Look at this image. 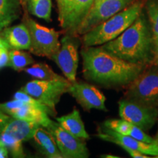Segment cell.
Returning a JSON list of instances; mask_svg holds the SVG:
<instances>
[{
	"mask_svg": "<svg viewBox=\"0 0 158 158\" xmlns=\"http://www.w3.org/2000/svg\"><path fill=\"white\" fill-rule=\"evenodd\" d=\"M156 62V64H157V66H158V59H157V61H156V62Z\"/></svg>",
	"mask_w": 158,
	"mask_h": 158,
	"instance_id": "cell-35",
	"label": "cell"
},
{
	"mask_svg": "<svg viewBox=\"0 0 158 158\" xmlns=\"http://www.w3.org/2000/svg\"><path fill=\"white\" fill-rule=\"evenodd\" d=\"M70 93L85 110L98 109L107 110L105 102L106 98L94 86L82 81L71 83Z\"/></svg>",
	"mask_w": 158,
	"mask_h": 158,
	"instance_id": "cell-12",
	"label": "cell"
},
{
	"mask_svg": "<svg viewBox=\"0 0 158 158\" xmlns=\"http://www.w3.org/2000/svg\"><path fill=\"white\" fill-rule=\"evenodd\" d=\"M23 103V102L21 101V100L13 99L11 101L4 102V103H0V110L11 116V114L19 107H21Z\"/></svg>",
	"mask_w": 158,
	"mask_h": 158,
	"instance_id": "cell-26",
	"label": "cell"
},
{
	"mask_svg": "<svg viewBox=\"0 0 158 158\" xmlns=\"http://www.w3.org/2000/svg\"><path fill=\"white\" fill-rule=\"evenodd\" d=\"M56 120L64 129L76 137L84 140L89 138V135L85 129L79 110L76 108L70 114L56 118Z\"/></svg>",
	"mask_w": 158,
	"mask_h": 158,
	"instance_id": "cell-18",
	"label": "cell"
},
{
	"mask_svg": "<svg viewBox=\"0 0 158 158\" xmlns=\"http://www.w3.org/2000/svg\"><path fill=\"white\" fill-rule=\"evenodd\" d=\"M33 143L40 153L49 158H63L52 134L43 127H39L32 138Z\"/></svg>",
	"mask_w": 158,
	"mask_h": 158,
	"instance_id": "cell-15",
	"label": "cell"
},
{
	"mask_svg": "<svg viewBox=\"0 0 158 158\" xmlns=\"http://www.w3.org/2000/svg\"><path fill=\"white\" fill-rule=\"evenodd\" d=\"M126 99L150 106H158V70L142 72L130 84Z\"/></svg>",
	"mask_w": 158,
	"mask_h": 158,
	"instance_id": "cell-6",
	"label": "cell"
},
{
	"mask_svg": "<svg viewBox=\"0 0 158 158\" xmlns=\"http://www.w3.org/2000/svg\"><path fill=\"white\" fill-rule=\"evenodd\" d=\"M35 60L29 53L19 49H10L9 50V64L13 70L20 72L29 66L34 64Z\"/></svg>",
	"mask_w": 158,
	"mask_h": 158,
	"instance_id": "cell-22",
	"label": "cell"
},
{
	"mask_svg": "<svg viewBox=\"0 0 158 158\" xmlns=\"http://www.w3.org/2000/svg\"><path fill=\"white\" fill-rule=\"evenodd\" d=\"M143 7V2L137 1L99 23L83 35V47L99 46L116 38L138 19L142 13Z\"/></svg>",
	"mask_w": 158,
	"mask_h": 158,
	"instance_id": "cell-3",
	"label": "cell"
},
{
	"mask_svg": "<svg viewBox=\"0 0 158 158\" xmlns=\"http://www.w3.org/2000/svg\"><path fill=\"white\" fill-rule=\"evenodd\" d=\"M45 129L52 134L62 157L87 158L89 157V152L84 139L69 133L58 122L51 120Z\"/></svg>",
	"mask_w": 158,
	"mask_h": 158,
	"instance_id": "cell-10",
	"label": "cell"
},
{
	"mask_svg": "<svg viewBox=\"0 0 158 158\" xmlns=\"http://www.w3.org/2000/svg\"><path fill=\"white\" fill-rule=\"evenodd\" d=\"M23 71L38 80H54L64 78L56 73L48 64L42 62L35 63L30 68H26Z\"/></svg>",
	"mask_w": 158,
	"mask_h": 158,
	"instance_id": "cell-23",
	"label": "cell"
},
{
	"mask_svg": "<svg viewBox=\"0 0 158 158\" xmlns=\"http://www.w3.org/2000/svg\"><path fill=\"white\" fill-rule=\"evenodd\" d=\"M22 21L30 34L31 45L29 49L30 53L51 59L60 48L59 31L39 24L29 16L27 10H23Z\"/></svg>",
	"mask_w": 158,
	"mask_h": 158,
	"instance_id": "cell-4",
	"label": "cell"
},
{
	"mask_svg": "<svg viewBox=\"0 0 158 158\" xmlns=\"http://www.w3.org/2000/svg\"><path fill=\"white\" fill-rule=\"evenodd\" d=\"M81 54L85 78L104 86L130 84L145 68L110 54L100 46L82 47Z\"/></svg>",
	"mask_w": 158,
	"mask_h": 158,
	"instance_id": "cell-1",
	"label": "cell"
},
{
	"mask_svg": "<svg viewBox=\"0 0 158 158\" xmlns=\"http://www.w3.org/2000/svg\"><path fill=\"white\" fill-rule=\"evenodd\" d=\"M27 6V10L31 14L48 22L51 21V0H28Z\"/></svg>",
	"mask_w": 158,
	"mask_h": 158,
	"instance_id": "cell-21",
	"label": "cell"
},
{
	"mask_svg": "<svg viewBox=\"0 0 158 158\" xmlns=\"http://www.w3.org/2000/svg\"><path fill=\"white\" fill-rule=\"evenodd\" d=\"M9 64V49L0 48V69L8 67Z\"/></svg>",
	"mask_w": 158,
	"mask_h": 158,
	"instance_id": "cell-27",
	"label": "cell"
},
{
	"mask_svg": "<svg viewBox=\"0 0 158 158\" xmlns=\"http://www.w3.org/2000/svg\"><path fill=\"white\" fill-rule=\"evenodd\" d=\"M20 2V3H21V7H22L23 8V10H27V1L28 0H19Z\"/></svg>",
	"mask_w": 158,
	"mask_h": 158,
	"instance_id": "cell-31",
	"label": "cell"
},
{
	"mask_svg": "<svg viewBox=\"0 0 158 158\" xmlns=\"http://www.w3.org/2000/svg\"><path fill=\"white\" fill-rule=\"evenodd\" d=\"M0 145H1V143H0Z\"/></svg>",
	"mask_w": 158,
	"mask_h": 158,
	"instance_id": "cell-37",
	"label": "cell"
},
{
	"mask_svg": "<svg viewBox=\"0 0 158 158\" xmlns=\"http://www.w3.org/2000/svg\"><path fill=\"white\" fill-rule=\"evenodd\" d=\"M80 43L76 35L67 34L61 40V46L58 52L51 59L54 61L65 78L71 83L76 81Z\"/></svg>",
	"mask_w": 158,
	"mask_h": 158,
	"instance_id": "cell-8",
	"label": "cell"
},
{
	"mask_svg": "<svg viewBox=\"0 0 158 158\" xmlns=\"http://www.w3.org/2000/svg\"><path fill=\"white\" fill-rule=\"evenodd\" d=\"M147 15L151 27L154 43L155 61L158 59V0H148L147 3Z\"/></svg>",
	"mask_w": 158,
	"mask_h": 158,
	"instance_id": "cell-20",
	"label": "cell"
},
{
	"mask_svg": "<svg viewBox=\"0 0 158 158\" xmlns=\"http://www.w3.org/2000/svg\"><path fill=\"white\" fill-rule=\"evenodd\" d=\"M39 127H40V125L35 122L12 116L2 133L9 134L21 142H23L31 140Z\"/></svg>",
	"mask_w": 158,
	"mask_h": 158,
	"instance_id": "cell-16",
	"label": "cell"
},
{
	"mask_svg": "<svg viewBox=\"0 0 158 158\" xmlns=\"http://www.w3.org/2000/svg\"><path fill=\"white\" fill-rule=\"evenodd\" d=\"M14 99H16V100H21L25 103H28V104H31L33 105V106H38V107H40L43 108V109L46 110L47 112H48L49 116H55L56 114H55L54 112H53L50 108L47 107L46 106H45L44 104L42 103L41 102H40L39 100H37V99H35L31 97V95H29L27 93H26L25 92H23V90H19L17 92H15L14 94Z\"/></svg>",
	"mask_w": 158,
	"mask_h": 158,
	"instance_id": "cell-25",
	"label": "cell"
},
{
	"mask_svg": "<svg viewBox=\"0 0 158 158\" xmlns=\"http://www.w3.org/2000/svg\"><path fill=\"white\" fill-rule=\"evenodd\" d=\"M94 0H65L59 7V21L67 34L76 35L77 29L89 13Z\"/></svg>",
	"mask_w": 158,
	"mask_h": 158,
	"instance_id": "cell-11",
	"label": "cell"
},
{
	"mask_svg": "<svg viewBox=\"0 0 158 158\" xmlns=\"http://www.w3.org/2000/svg\"><path fill=\"white\" fill-rule=\"evenodd\" d=\"M99 46L133 64L146 66L155 61L152 33L149 22L142 13L119 36Z\"/></svg>",
	"mask_w": 158,
	"mask_h": 158,
	"instance_id": "cell-2",
	"label": "cell"
},
{
	"mask_svg": "<svg viewBox=\"0 0 158 158\" xmlns=\"http://www.w3.org/2000/svg\"><path fill=\"white\" fill-rule=\"evenodd\" d=\"M97 136L105 141L115 143L124 150L135 149L147 155H152L154 157L158 156V147L155 143H147L140 141L130 136L118 133L117 132L103 126Z\"/></svg>",
	"mask_w": 158,
	"mask_h": 158,
	"instance_id": "cell-13",
	"label": "cell"
},
{
	"mask_svg": "<svg viewBox=\"0 0 158 158\" xmlns=\"http://www.w3.org/2000/svg\"><path fill=\"white\" fill-rule=\"evenodd\" d=\"M0 48H7V49H10L9 45L7 44V42L3 39V37H2V35H0Z\"/></svg>",
	"mask_w": 158,
	"mask_h": 158,
	"instance_id": "cell-30",
	"label": "cell"
},
{
	"mask_svg": "<svg viewBox=\"0 0 158 158\" xmlns=\"http://www.w3.org/2000/svg\"><path fill=\"white\" fill-rule=\"evenodd\" d=\"M56 2H57V6H58V9L59 7H62V5L64 4V2H65V0H56Z\"/></svg>",
	"mask_w": 158,
	"mask_h": 158,
	"instance_id": "cell-32",
	"label": "cell"
},
{
	"mask_svg": "<svg viewBox=\"0 0 158 158\" xmlns=\"http://www.w3.org/2000/svg\"><path fill=\"white\" fill-rule=\"evenodd\" d=\"M118 113L122 119L147 132L153 127L158 118V109L128 99L118 102Z\"/></svg>",
	"mask_w": 158,
	"mask_h": 158,
	"instance_id": "cell-7",
	"label": "cell"
},
{
	"mask_svg": "<svg viewBox=\"0 0 158 158\" xmlns=\"http://www.w3.org/2000/svg\"><path fill=\"white\" fill-rule=\"evenodd\" d=\"M0 143L7 148L13 157H25L22 142L13 136L7 133H2L0 134Z\"/></svg>",
	"mask_w": 158,
	"mask_h": 158,
	"instance_id": "cell-24",
	"label": "cell"
},
{
	"mask_svg": "<svg viewBox=\"0 0 158 158\" xmlns=\"http://www.w3.org/2000/svg\"><path fill=\"white\" fill-rule=\"evenodd\" d=\"M8 152L9 151L7 150L5 146L2 144L0 145V158H5L8 157Z\"/></svg>",
	"mask_w": 158,
	"mask_h": 158,
	"instance_id": "cell-29",
	"label": "cell"
},
{
	"mask_svg": "<svg viewBox=\"0 0 158 158\" xmlns=\"http://www.w3.org/2000/svg\"><path fill=\"white\" fill-rule=\"evenodd\" d=\"M11 116L35 122L44 128L46 127L51 121L46 110L25 102H23L21 107L15 110L11 114Z\"/></svg>",
	"mask_w": 158,
	"mask_h": 158,
	"instance_id": "cell-17",
	"label": "cell"
},
{
	"mask_svg": "<svg viewBox=\"0 0 158 158\" xmlns=\"http://www.w3.org/2000/svg\"><path fill=\"white\" fill-rule=\"evenodd\" d=\"M71 82L66 78L54 80H35L27 83L21 90L37 99L56 114V106L61 97L69 92Z\"/></svg>",
	"mask_w": 158,
	"mask_h": 158,
	"instance_id": "cell-5",
	"label": "cell"
},
{
	"mask_svg": "<svg viewBox=\"0 0 158 158\" xmlns=\"http://www.w3.org/2000/svg\"><path fill=\"white\" fill-rule=\"evenodd\" d=\"M10 49L29 50L31 45V37L28 28L24 23L8 27L0 32Z\"/></svg>",
	"mask_w": 158,
	"mask_h": 158,
	"instance_id": "cell-14",
	"label": "cell"
},
{
	"mask_svg": "<svg viewBox=\"0 0 158 158\" xmlns=\"http://www.w3.org/2000/svg\"><path fill=\"white\" fill-rule=\"evenodd\" d=\"M135 0H99L77 29L76 35H83L133 4Z\"/></svg>",
	"mask_w": 158,
	"mask_h": 158,
	"instance_id": "cell-9",
	"label": "cell"
},
{
	"mask_svg": "<svg viewBox=\"0 0 158 158\" xmlns=\"http://www.w3.org/2000/svg\"><path fill=\"white\" fill-rule=\"evenodd\" d=\"M11 117V116H10L8 114L4 113V112L0 110V134L2 133L6 125H7L10 120Z\"/></svg>",
	"mask_w": 158,
	"mask_h": 158,
	"instance_id": "cell-28",
	"label": "cell"
},
{
	"mask_svg": "<svg viewBox=\"0 0 158 158\" xmlns=\"http://www.w3.org/2000/svg\"><path fill=\"white\" fill-rule=\"evenodd\" d=\"M157 157V158H158V156H157V157Z\"/></svg>",
	"mask_w": 158,
	"mask_h": 158,
	"instance_id": "cell-36",
	"label": "cell"
},
{
	"mask_svg": "<svg viewBox=\"0 0 158 158\" xmlns=\"http://www.w3.org/2000/svg\"><path fill=\"white\" fill-rule=\"evenodd\" d=\"M98 1H99V0H94V4L96 3ZM94 4H93V5H94Z\"/></svg>",
	"mask_w": 158,
	"mask_h": 158,
	"instance_id": "cell-34",
	"label": "cell"
},
{
	"mask_svg": "<svg viewBox=\"0 0 158 158\" xmlns=\"http://www.w3.org/2000/svg\"><path fill=\"white\" fill-rule=\"evenodd\" d=\"M155 144L158 147V132L157 133V135H156V138H155Z\"/></svg>",
	"mask_w": 158,
	"mask_h": 158,
	"instance_id": "cell-33",
	"label": "cell"
},
{
	"mask_svg": "<svg viewBox=\"0 0 158 158\" xmlns=\"http://www.w3.org/2000/svg\"><path fill=\"white\" fill-rule=\"evenodd\" d=\"M21 7L19 0H0V32L19 19Z\"/></svg>",
	"mask_w": 158,
	"mask_h": 158,
	"instance_id": "cell-19",
	"label": "cell"
}]
</instances>
